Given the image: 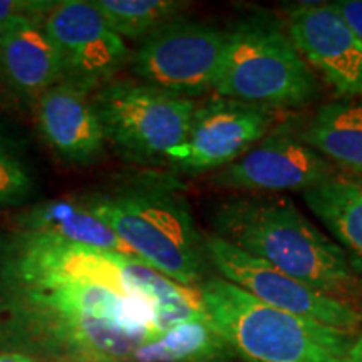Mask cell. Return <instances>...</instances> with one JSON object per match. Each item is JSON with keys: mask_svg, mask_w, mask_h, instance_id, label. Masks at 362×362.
<instances>
[{"mask_svg": "<svg viewBox=\"0 0 362 362\" xmlns=\"http://www.w3.org/2000/svg\"><path fill=\"white\" fill-rule=\"evenodd\" d=\"M305 205L336 237L351 269L362 275V176L336 173L302 193Z\"/></svg>", "mask_w": 362, "mask_h": 362, "instance_id": "16", "label": "cell"}, {"mask_svg": "<svg viewBox=\"0 0 362 362\" xmlns=\"http://www.w3.org/2000/svg\"><path fill=\"white\" fill-rule=\"evenodd\" d=\"M300 138L325 160L362 176V98L325 104Z\"/></svg>", "mask_w": 362, "mask_h": 362, "instance_id": "17", "label": "cell"}, {"mask_svg": "<svg viewBox=\"0 0 362 362\" xmlns=\"http://www.w3.org/2000/svg\"><path fill=\"white\" fill-rule=\"evenodd\" d=\"M34 181L21 158L0 141V208L16 206L29 200Z\"/></svg>", "mask_w": 362, "mask_h": 362, "instance_id": "20", "label": "cell"}, {"mask_svg": "<svg viewBox=\"0 0 362 362\" xmlns=\"http://www.w3.org/2000/svg\"><path fill=\"white\" fill-rule=\"evenodd\" d=\"M228 30L175 19L146 35L131 54V71L141 83L181 98H198L215 89Z\"/></svg>", "mask_w": 362, "mask_h": 362, "instance_id": "7", "label": "cell"}, {"mask_svg": "<svg viewBox=\"0 0 362 362\" xmlns=\"http://www.w3.org/2000/svg\"><path fill=\"white\" fill-rule=\"evenodd\" d=\"M205 248L208 262L221 279L264 304L344 332L354 334L361 329L362 312L354 305L298 282L215 235H206Z\"/></svg>", "mask_w": 362, "mask_h": 362, "instance_id": "8", "label": "cell"}, {"mask_svg": "<svg viewBox=\"0 0 362 362\" xmlns=\"http://www.w3.org/2000/svg\"><path fill=\"white\" fill-rule=\"evenodd\" d=\"M13 228L47 235L74 245L136 257L123 240L78 197L35 203L13 216Z\"/></svg>", "mask_w": 362, "mask_h": 362, "instance_id": "15", "label": "cell"}, {"mask_svg": "<svg viewBox=\"0 0 362 362\" xmlns=\"http://www.w3.org/2000/svg\"><path fill=\"white\" fill-rule=\"evenodd\" d=\"M34 103L39 133L59 158L88 165L101 155L106 136L90 94L59 83Z\"/></svg>", "mask_w": 362, "mask_h": 362, "instance_id": "13", "label": "cell"}, {"mask_svg": "<svg viewBox=\"0 0 362 362\" xmlns=\"http://www.w3.org/2000/svg\"><path fill=\"white\" fill-rule=\"evenodd\" d=\"M54 6L51 0H0V33L19 21L44 25Z\"/></svg>", "mask_w": 362, "mask_h": 362, "instance_id": "21", "label": "cell"}, {"mask_svg": "<svg viewBox=\"0 0 362 362\" xmlns=\"http://www.w3.org/2000/svg\"><path fill=\"white\" fill-rule=\"evenodd\" d=\"M202 305L198 288L136 257L17 228L0 233V351L35 362L124 359Z\"/></svg>", "mask_w": 362, "mask_h": 362, "instance_id": "1", "label": "cell"}, {"mask_svg": "<svg viewBox=\"0 0 362 362\" xmlns=\"http://www.w3.org/2000/svg\"><path fill=\"white\" fill-rule=\"evenodd\" d=\"M0 72L16 93L34 101L61 83V56L44 25L19 21L0 33Z\"/></svg>", "mask_w": 362, "mask_h": 362, "instance_id": "14", "label": "cell"}, {"mask_svg": "<svg viewBox=\"0 0 362 362\" xmlns=\"http://www.w3.org/2000/svg\"><path fill=\"white\" fill-rule=\"evenodd\" d=\"M339 362H362V334L352 341L351 347Z\"/></svg>", "mask_w": 362, "mask_h": 362, "instance_id": "23", "label": "cell"}, {"mask_svg": "<svg viewBox=\"0 0 362 362\" xmlns=\"http://www.w3.org/2000/svg\"><path fill=\"white\" fill-rule=\"evenodd\" d=\"M275 123L274 110L228 98H210L194 110L187 139L171 149L166 163L198 175L221 170L255 146Z\"/></svg>", "mask_w": 362, "mask_h": 362, "instance_id": "10", "label": "cell"}, {"mask_svg": "<svg viewBox=\"0 0 362 362\" xmlns=\"http://www.w3.org/2000/svg\"><path fill=\"white\" fill-rule=\"evenodd\" d=\"M215 237L284 274L346 302L362 284L346 252L309 221L288 198L250 194L230 198L211 216Z\"/></svg>", "mask_w": 362, "mask_h": 362, "instance_id": "3", "label": "cell"}, {"mask_svg": "<svg viewBox=\"0 0 362 362\" xmlns=\"http://www.w3.org/2000/svg\"><path fill=\"white\" fill-rule=\"evenodd\" d=\"M215 90L221 98L282 110L310 103L319 84L280 22L255 13L228 30Z\"/></svg>", "mask_w": 362, "mask_h": 362, "instance_id": "5", "label": "cell"}, {"mask_svg": "<svg viewBox=\"0 0 362 362\" xmlns=\"http://www.w3.org/2000/svg\"><path fill=\"white\" fill-rule=\"evenodd\" d=\"M107 25L121 39L143 40L161 25L180 19L189 7L180 0H94Z\"/></svg>", "mask_w": 362, "mask_h": 362, "instance_id": "19", "label": "cell"}, {"mask_svg": "<svg viewBox=\"0 0 362 362\" xmlns=\"http://www.w3.org/2000/svg\"><path fill=\"white\" fill-rule=\"evenodd\" d=\"M0 362H35L30 357L17 354V352H7V351H0Z\"/></svg>", "mask_w": 362, "mask_h": 362, "instance_id": "24", "label": "cell"}, {"mask_svg": "<svg viewBox=\"0 0 362 362\" xmlns=\"http://www.w3.org/2000/svg\"><path fill=\"white\" fill-rule=\"evenodd\" d=\"M235 356L221 334L206 319L188 320L143 344L131 354L136 362H228Z\"/></svg>", "mask_w": 362, "mask_h": 362, "instance_id": "18", "label": "cell"}, {"mask_svg": "<svg viewBox=\"0 0 362 362\" xmlns=\"http://www.w3.org/2000/svg\"><path fill=\"white\" fill-rule=\"evenodd\" d=\"M78 198L138 259L166 279L188 288H200L206 280L205 237L175 176L143 173Z\"/></svg>", "mask_w": 362, "mask_h": 362, "instance_id": "2", "label": "cell"}, {"mask_svg": "<svg viewBox=\"0 0 362 362\" xmlns=\"http://www.w3.org/2000/svg\"><path fill=\"white\" fill-rule=\"evenodd\" d=\"M287 33L339 96L362 98V39L330 4H296L287 11Z\"/></svg>", "mask_w": 362, "mask_h": 362, "instance_id": "12", "label": "cell"}, {"mask_svg": "<svg viewBox=\"0 0 362 362\" xmlns=\"http://www.w3.org/2000/svg\"><path fill=\"white\" fill-rule=\"evenodd\" d=\"M106 141L136 165H165L187 139L197 104L134 81H111L93 96Z\"/></svg>", "mask_w": 362, "mask_h": 362, "instance_id": "6", "label": "cell"}, {"mask_svg": "<svg viewBox=\"0 0 362 362\" xmlns=\"http://www.w3.org/2000/svg\"><path fill=\"white\" fill-rule=\"evenodd\" d=\"M106 362H136V361L131 359V357H124V359H112V361H106Z\"/></svg>", "mask_w": 362, "mask_h": 362, "instance_id": "25", "label": "cell"}, {"mask_svg": "<svg viewBox=\"0 0 362 362\" xmlns=\"http://www.w3.org/2000/svg\"><path fill=\"white\" fill-rule=\"evenodd\" d=\"M216 330L247 362H339L352 334L279 310L252 293L210 277L198 288Z\"/></svg>", "mask_w": 362, "mask_h": 362, "instance_id": "4", "label": "cell"}, {"mask_svg": "<svg viewBox=\"0 0 362 362\" xmlns=\"http://www.w3.org/2000/svg\"><path fill=\"white\" fill-rule=\"evenodd\" d=\"M45 34L57 47L62 81L93 94L115 81L131 52L107 25L93 0H61L44 22Z\"/></svg>", "mask_w": 362, "mask_h": 362, "instance_id": "9", "label": "cell"}, {"mask_svg": "<svg viewBox=\"0 0 362 362\" xmlns=\"http://www.w3.org/2000/svg\"><path fill=\"white\" fill-rule=\"evenodd\" d=\"M330 6L336 8L346 24L362 39V0H337Z\"/></svg>", "mask_w": 362, "mask_h": 362, "instance_id": "22", "label": "cell"}, {"mask_svg": "<svg viewBox=\"0 0 362 362\" xmlns=\"http://www.w3.org/2000/svg\"><path fill=\"white\" fill-rule=\"evenodd\" d=\"M337 173L336 165L310 148L285 123L267 133L240 160L211 176L215 187L242 192H307Z\"/></svg>", "mask_w": 362, "mask_h": 362, "instance_id": "11", "label": "cell"}]
</instances>
